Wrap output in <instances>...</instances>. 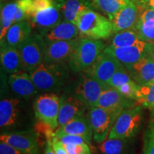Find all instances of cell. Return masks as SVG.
Masks as SVG:
<instances>
[{"label": "cell", "instance_id": "37", "mask_svg": "<svg viewBox=\"0 0 154 154\" xmlns=\"http://www.w3.org/2000/svg\"><path fill=\"white\" fill-rule=\"evenodd\" d=\"M56 136H57L59 141H61L63 145L86 143L84 138L81 137L79 136H76V135L58 134H56Z\"/></svg>", "mask_w": 154, "mask_h": 154}, {"label": "cell", "instance_id": "6", "mask_svg": "<svg viewBox=\"0 0 154 154\" xmlns=\"http://www.w3.org/2000/svg\"><path fill=\"white\" fill-rule=\"evenodd\" d=\"M47 42L43 34L32 33L18 47L23 70L31 72L44 63Z\"/></svg>", "mask_w": 154, "mask_h": 154}, {"label": "cell", "instance_id": "27", "mask_svg": "<svg viewBox=\"0 0 154 154\" xmlns=\"http://www.w3.org/2000/svg\"><path fill=\"white\" fill-rule=\"evenodd\" d=\"M17 5V1L7 2L1 5V25L0 39L5 37L7 31L14 23V17Z\"/></svg>", "mask_w": 154, "mask_h": 154}, {"label": "cell", "instance_id": "36", "mask_svg": "<svg viewBox=\"0 0 154 154\" xmlns=\"http://www.w3.org/2000/svg\"><path fill=\"white\" fill-rule=\"evenodd\" d=\"M69 154H91V151L88 143L69 144L64 145Z\"/></svg>", "mask_w": 154, "mask_h": 154}, {"label": "cell", "instance_id": "13", "mask_svg": "<svg viewBox=\"0 0 154 154\" xmlns=\"http://www.w3.org/2000/svg\"><path fill=\"white\" fill-rule=\"evenodd\" d=\"M79 38L68 41L47 42L44 62L47 63H65L68 62L76 49Z\"/></svg>", "mask_w": 154, "mask_h": 154}, {"label": "cell", "instance_id": "32", "mask_svg": "<svg viewBox=\"0 0 154 154\" xmlns=\"http://www.w3.org/2000/svg\"><path fill=\"white\" fill-rule=\"evenodd\" d=\"M33 14L31 0H17L14 23L29 21Z\"/></svg>", "mask_w": 154, "mask_h": 154}, {"label": "cell", "instance_id": "39", "mask_svg": "<svg viewBox=\"0 0 154 154\" xmlns=\"http://www.w3.org/2000/svg\"><path fill=\"white\" fill-rule=\"evenodd\" d=\"M0 154H25L5 142H0Z\"/></svg>", "mask_w": 154, "mask_h": 154}, {"label": "cell", "instance_id": "16", "mask_svg": "<svg viewBox=\"0 0 154 154\" xmlns=\"http://www.w3.org/2000/svg\"><path fill=\"white\" fill-rule=\"evenodd\" d=\"M8 84L12 91L21 99L29 100L35 97L39 91L29 73L24 70L11 74L8 78Z\"/></svg>", "mask_w": 154, "mask_h": 154}, {"label": "cell", "instance_id": "23", "mask_svg": "<svg viewBox=\"0 0 154 154\" xmlns=\"http://www.w3.org/2000/svg\"><path fill=\"white\" fill-rule=\"evenodd\" d=\"M79 31L76 24L63 20L51 30L44 34L47 42L54 41H68L76 38Z\"/></svg>", "mask_w": 154, "mask_h": 154}, {"label": "cell", "instance_id": "7", "mask_svg": "<svg viewBox=\"0 0 154 154\" xmlns=\"http://www.w3.org/2000/svg\"><path fill=\"white\" fill-rule=\"evenodd\" d=\"M121 113L119 111L97 106L89 108L88 116L93 130V138L96 143H102L107 139L116 120Z\"/></svg>", "mask_w": 154, "mask_h": 154}, {"label": "cell", "instance_id": "30", "mask_svg": "<svg viewBox=\"0 0 154 154\" xmlns=\"http://www.w3.org/2000/svg\"><path fill=\"white\" fill-rule=\"evenodd\" d=\"M136 101L144 108H154V81L139 86Z\"/></svg>", "mask_w": 154, "mask_h": 154}, {"label": "cell", "instance_id": "26", "mask_svg": "<svg viewBox=\"0 0 154 154\" xmlns=\"http://www.w3.org/2000/svg\"><path fill=\"white\" fill-rule=\"evenodd\" d=\"M94 9L99 10L111 19L121 9L132 2L130 0H88Z\"/></svg>", "mask_w": 154, "mask_h": 154}, {"label": "cell", "instance_id": "14", "mask_svg": "<svg viewBox=\"0 0 154 154\" xmlns=\"http://www.w3.org/2000/svg\"><path fill=\"white\" fill-rule=\"evenodd\" d=\"M89 108L74 96L63 95L60 98L59 127H62L69 121L86 115Z\"/></svg>", "mask_w": 154, "mask_h": 154}, {"label": "cell", "instance_id": "22", "mask_svg": "<svg viewBox=\"0 0 154 154\" xmlns=\"http://www.w3.org/2000/svg\"><path fill=\"white\" fill-rule=\"evenodd\" d=\"M32 33V25L29 21L14 23L1 42L18 48Z\"/></svg>", "mask_w": 154, "mask_h": 154}, {"label": "cell", "instance_id": "34", "mask_svg": "<svg viewBox=\"0 0 154 154\" xmlns=\"http://www.w3.org/2000/svg\"><path fill=\"white\" fill-rule=\"evenodd\" d=\"M31 1H32L33 14L36 11L43 10L51 7H63L64 4V0H31Z\"/></svg>", "mask_w": 154, "mask_h": 154}, {"label": "cell", "instance_id": "38", "mask_svg": "<svg viewBox=\"0 0 154 154\" xmlns=\"http://www.w3.org/2000/svg\"><path fill=\"white\" fill-rule=\"evenodd\" d=\"M51 142L55 154H69L65 149L64 145L61 141H59L57 136H55L51 140Z\"/></svg>", "mask_w": 154, "mask_h": 154}, {"label": "cell", "instance_id": "3", "mask_svg": "<svg viewBox=\"0 0 154 154\" xmlns=\"http://www.w3.org/2000/svg\"><path fill=\"white\" fill-rule=\"evenodd\" d=\"M76 26L81 38L103 40L110 38L113 34L111 20L94 9H88L78 17Z\"/></svg>", "mask_w": 154, "mask_h": 154}, {"label": "cell", "instance_id": "1", "mask_svg": "<svg viewBox=\"0 0 154 154\" xmlns=\"http://www.w3.org/2000/svg\"><path fill=\"white\" fill-rule=\"evenodd\" d=\"M26 99H2L0 101V128L2 134L33 130L32 113Z\"/></svg>", "mask_w": 154, "mask_h": 154}, {"label": "cell", "instance_id": "44", "mask_svg": "<svg viewBox=\"0 0 154 154\" xmlns=\"http://www.w3.org/2000/svg\"><path fill=\"white\" fill-rule=\"evenodd\" d=\"M130 1L134 2V4H136L138 7H140V6L143 3V2L145 1V0H130Z\"/></svg>", "mask_w": 154, "mask_h": 154}, {"label": "cell", "instance_id": "10", "mask_svg": "<svg viewBox=\"0 0 154 154\" xmlns=\"http://www.w3.org/2000/svg\"><path fill=\"white\" fill-rule=\"evenodd\" d=\"M0 140L25 154H42L38 135L34 129L1 134Z\"/></svg>", "mask_w": 154, "mask_h": 154}, {"label": "cell", "instance_id": "12", "mask_svg": "<svg viewBox=\"0 0 154 154\" xmlns=\"http://www.w3.org/2000/svg\"><path fill=\"white\" fill-rule=\"evenodd\" d=\"M150 43L141 42L134 46L126 47H113L106 46L103 52L114 57L125 67L134 64L148 54Z\"/></svg>", "mask_w": 154, "mask_h": 154}, {"label": "cell", "instance_id": "42", "mask_svg": "<svg viewBox=\"0 0 154 154\" xmlns=\"http://www.w3.org/2000/svg\"><path fill=\"white\" fill-rule=\"evenodd\" d=\"M44 154H55L54 151L52 146H51V140H47L45 143V149H44Z\"/></svg>", "mask_w": 154, "mask_h": 154}, {"label": "cell", "instance_id": "31", "mask_svg": "<svg viewBox=\"0 0 154 154\" xmlns=\"http://www.w3.org/2000/svg\"><path fill=\"white\" fill-rule=\"evenodd\" d=\"M143 138V154H154V108L150 109L149 122Z\"/></svg>", "mask_w": 154, "mask_h": 154}, {"label": "cell", "instance_id": "15", "mask_svg": "<svg viewBox=\"0 0 154 154\" xmlns=\"http://www.w3.org/2000/svg\"><path fill=\"white\" fill-rule=\"evenodd\" d=\"M138 104L136 100L124 96L116 88L110 87L101 94L95 106L122 112Z\"/></svg>", "mask_w": 154, "mask_h": 154}, {"label": "cell", "instance_id": "24", "mask_svg": "<svg viewBox=\"0 0 154 154\" xmlns=\"http://www.w3.org/2000/svg\"><path fill=\"white\" fill-rule=\"evenodd\" d=\"M133 138H107L100 143L98 154H128L133 146Z\"/></svg>", "mask_w": 154, "mask_h": 154}, {"label": "cell", "instance_id": "41", "mask_svg": "<svg viewBox=\"0 0 154 154\" xmlns=\"http://www.w3.org/2000/svg\"><path fill=\"white\" fill-rule=\"evenodd\" d=\"M139 9H154V0H145L140 6Z\"/></svg>", "mask_w": 154, "mask_h": 154}, {"label": "cell", "instance_id": "4", "mask_svg": "<svg viewBox=\"0 0 154 154\" xmlns=\"http://www.w3.org/2000/svg\"><path fill=\"white\" fill-rule=\"evenodd\" d=\"M106 47L102 40L79 38L78 44L68 61L73 72H82L94 64Z\"/></svg>", "mask_w": 154, "mask_h": 154}, {"label": "cell", "instance_id": "45", "mask_svg": "<svg viewBox=\"0 0 154 154\" xmlns=\"http://www.w3.org/2000/svg\"><path fill=\"white\" fill-rule=\"evenodd\" d=\"M7 0H1V5H3V4H5L6 2H7Z\"/></svg>", "mask_w": 154, "mask_h": 154}, {"label": "cell", "instance_id": "9", "mask_svg": "<svg viewBox=\"0 0 154 154\" xmlns=\"http://www.w3.org/2000/svg\"><path fill=\"white\" fill-rule=\"evenodd\" d=\"M110 88L106 84L99 82L85 72H81L75 88L74 96L84 102L88 108L95 106L101 94Z\"/></svg>", "mask_w": 154, "mask_h": 154}, {"label": "cell", "instance_id": "28", "mask_svg": "<svg viewBox=\"0 0 154 154\" xmlns=\"http://www.w3.org/2000/svg\"><path fill=\"white\" fill-rule=\"evenodd\" d=\"M138 34L134 29L125 30L113 34L110 40L109 46L113 47H126L140 43Z\"/></svg>", "mask_w": 154, "mask_h": 154}, {"label": "cell", "instance_id": "18", "mask_svg": "<svg viewBox=\"0 0 154 154\" xmlns=\"http://www.w3.org/2000/svg\"><path fill=\"white\" fill-rule=\"evenodd\" d=\"M139 13V7L134 2L129 3L121 9L110 19L113 25V34L125 30L134 29Z\"/></svg>", "mask_w": 154, "mask_h": 154}, {"label": "cell", "instance_id": "29", "mask_svg": "<svg viewBox=\"0 0 154 154\" xmlns=\"http://www.w3.org/2000/svg\"><path fill=\"white\" fill-rule=\"evenodd\" d=\"M134 30L141 41L154 43V19H138Z\"/></svg>", "mask_w": 154, "mask_h": 154}, {"label": "cell", "instance_id": "25", "mask_svg": "<svg viewBox=\"0 0 154 154\" xmlns=\"http://www.w3.org/2000/svg\"><path fill=\"white\" fill-rule=\"evenodd\" d=\"M88 9H94L88 0H64L62 8L63 20L76 25L79 16Z\"/></svg>", "mask_w": 154, "mask_h": 154}, {"label": "cell", "instance_id": "5", "mask_svg": "<svg viewBox=\"0 0 154 154\" xmlns=\"http://www.w3.org/2000/svg\"><path fill=\"white\" fill-rule=\"evenodd\" d=\"M143 108L138 104L123 111L116 120L108 138H134L143 126Z\"/></svg>", "mask_w": 154, "mask_h": 154}, {"label": "cell", "instance_id": "43", "mask_svg": "<svg viewBox=\"0 0 154 154\" xmlns=\"http://www.w3.org/2000/svg\"><path fill=\"white\" fill-rule=\"evenodd\" d=\"M148 55L154 61V43H150L149 50H148Z\"/></svg>", "mask_w": 154, "mask_h": 154}, {"label": "cell", "instance_id": "33", "mask_svg": "<svg viewBox=\"0 0 154 154\" xmlns=\"http://www.w3.org/2000/svg\"><path fill=\"white\" fill-rule=\"evenodd\" d=\"M131 81H133V79L130 76L129 72L126 67L121 63V66L116 71L113 76L109 80L108 86L109 87L117 88L119 86H122L123 84L131 82Z\"/></svg>", "mask_w": 154, "mask_h": 154}, {"label": "cell", "instance_id": "19", "mask_svg": "<svg viewBox=\"0 0 154 154\" xmlns=\"http://www.w3.org/2000/svg\"><path fill=\"white\" fill-rule=\"evenodd\" d=\"M55 134H72L79 136L84 138L88 145L91 144L93 138V130L87 116H83L69 121L68 124L62 127H59L55 131Z\"/></svg>", "mask_w": 154, "mask_h": 154}, {"label": "cell", "instance_id": "8", "mask_svg": "<svg viewBox=\"0 0 154 154\" xmlns=\"http://www.w3.org/2000/svg\"><path fill=\"white\" fill-rule=\"evenodd\" d=\"M34 116L56 131L59 128L60 98L56 94L46 93L36 98L34 105Z\"/></svg>", "mask_w": 154, "mask_h": 154}, {"label": "cell", "instance_id": "11", "mask_svg": "<svg viewBox=\"0 0 154 154\" xmlns=\"http://www.w3.org/2000/svg\"><path fill=\"white\" fill-rule=\"evenodd\" d=\"M121 63L113 56L102 52L93 65L84 71L86 74L108 85L109 80Z\"/></svg>", "mask_w": 154, "mask_h": 154}, {"label": "cell", "instance_id": "20", "mask_svg": "<svg viewBox=\"0 0 154 154\" xmlns=\"http://www.w3.org/2000/svg\"><path fill=\"white\" fill-rule=\"evenodd\" d=\"M126 68L132 79L138 85H143L154 81V61L148 54Z\"/></svg>", "mask_w": 154, "mask_h": 154}, {"label": "cell", "instance_id": "2", "mask_svg": "<svg viewBox=\"0 0 154 154\" xmlns=\"http://www.w3.org/2000/svg\"><path fill=\"white\" fill-rule=\"evenodd\" d=\"M29 75L38 91L51 93L63 87L68 78V70L65 63L44 62Z\"/></svg>", "mask_w": 154, "mask_h": 154}, {"label": "cell", "instance_id": "21", "mask_svg": "<svg viewBox=\"0 0 154 154\" xmlns=\"http://www.w3.org/2000/svg\"><path fill=\"white\" fill-rule=\"evenodd\" d=\"M0 61L2 67L9 74H14L23 70L22 59L18 48L11 47L5 42H1Z\"/></svg>", "mask_w": 154, "mask_h": 154}, {"label": "cell", "instance_id": "17", "mask_svg": "<svg viewBox=\"0 0 154 154\" xmlns=\"http://www.w3.org/2000/svg\"><path fill=\"white\" fill-rule=\"evenodd\" d=\"M62 8L60 7H51L36 11L31 17V22L44 35L63 20Z\"/></svg>", "mask_w": 154, "mask_h": 154}, {"label": "cell", "instance_id": "35", "mask_svg": "<svg viewBox=\"0 0 154 154\" xmlns=\"http://www.w3.org/2000/svg\"><path fill=\"white\" fill-rule=\"evenodd\" d=\"M139 86L140 85H138L137 83L133 80L131 82L123 84L122 86H119L116 89H118L124 96L136 101Z\"/></svg>", "mask_w": 154, "mask_h": 154}, {"label": "cell", "instance_id": "40", "mask_svg": "<svg viewBox=\"0 0 154 154\" xmlns=\"http://www.w3.org/2000/svg\"><path fill=\"white\" fill-rule=\"evenodd\" d=\"M139 19H154V9H141L140 10Z\"/></svg>", "mask_w": 154, "mask_h": 154}]
</instances>
